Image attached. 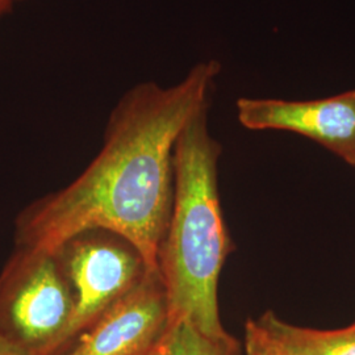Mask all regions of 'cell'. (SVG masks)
<instances>
[{"label": "cell", "mask_w": 355, "mask_h": 355, "mask_svg": "<svg viewBox=\"0 0 355 355\" xmlns=\"http://www.w3.org/2000/svg\"><path fill=\"white\" fill-rule=\"evenodd\" d=\"M352 166H353V167H355V161H354V164H353V165H352Z\"/></svg>", "instance_id": "14"}, {"label": "cell", "mask_w": 355, "mask_h": 355, "mask_svg": "<svg viewBox=\"0 0 355 355\" xmlns=\"http://www.w3.org/2000/svg\"><path fill=\"white\" fill-rule=\"evenodd\" d=\"M74 293L76 309L60 354L110 308L135 290L150 270L140 250L124 237L89 229L54 249Z\"/></svg>", "instance_id": "4"}, {"label": "cell", "mask_w": 355, "mask_h": 355, "mask_svg": "<svg viewBox=\"0 0 355 355\" xmlns=\"http://www.w3.org/2000/svg\"><path fill=\"white\" fill-rule=\"evenodd\" d=\"M236 110L246 129L296 133L354 164L355 89L311 101L240 98Z\"/></svg>", "instance_id": "5"}, {"label": "cell", "mask_w": 355, "mask_h": 355, "mask_svg": "<svg viewBox=\"0 0 355 355\" xmlns=\"http://www.w3.org/2000/svg\"><path fill=\"white\" fill-rule=\"evenodd\" d=\"M54 250L16 248L0 274V334L32 355H55L74 315Z\"/></svg>", "instance_id": "3"}, {"label": "cell", "mask_w": 355, "mask_h": 355, "mask_svg": "<svg viewBox=\"0 0 355 355\" xmlns=\"http://www.w3.org/2000/svg\"><path fill=\"white\" fill-rule=\"evenodd\" d=\"M168 324L165 284L158 270L83 330L58 355H148Z\"/></svg>", "instance_id": "6"}, {"label": "cell", "mask_w": 355, "mask_h": 355, "mask_svg": "<svg viewBox=\"0 0 355 355\" xmlns=\"http://www.w3.org/2000/svg\"><path fill=\"white\" fill-rule=\"evenodd\" d=\"M12 3H17V1H24V0H11Z\"/></svg>", "instance_id": "13"}, {"label": "cell", "mask_w": 355, "mask_h": 355, "mask_svg": "<svg viewBox=\"0 0 355 355\" xmlns=\"http://www.w3.org/2000/svg\"><path fill=\"white\" fill-rule=\"evenodd\" d=\"M148 355H157V347L153 350L152 353H149Z\"/></svg>", "instance_id": "12"}, {"label": "cell", "mask_w": 355, "mask_h": 355, "mask_svg": "<svg viewBox=\"0 0 355 355\" xmlns=\"http://www.w3.org/2000/svg\"><path fill=\"white\" fill-rule=\"evenodd\" d=\"M243 350L245 355H295L259 318L246 320Z\"/></svg>", "instance_id": "9"}, {"label": "cell", "mask_w": 355, "mask_h": 355, "mask_svg": "<svg viewBox=\"0 0 355 355\" xmlns=\"http://www.w3.org/2000/svg\"><path fill=\"white\" fill-rule=\"evenodd\" d=\"M157 355H241V343L232 334L208 337L187 320L168 321Z\"/></svg>", "instance_id": "8"}, {"label": "cell", "mask_w": 355, "mask_h": 355, "mask_svg": "<svg viewBox=\"0 0 355 355\" xmlns=\"http://www.w3.org/2000/svg\"><path fill=\"white\" fill-rule=\"evenodd\" d=\"M259 318L295 355H355V322L343 329L318 330L290 324L272 311Z\"/></svg>", "instance_id": "7"}, {"label": "cell", "mask_w": 355, "mask_h": 355, "mask_svg": "<svg viewBox=\"0 0 355 355\" xmlns=\"http://www.w3.org/2000/svg\"><path fill=\"white\" fill-rule=\"evenodd\" d=\"M13 3L11 0H0V20L1 17L8 12L12 7Z\"/></svg>", "instance_id": "11"}, {"label": "cell", "mask_w": 355, "mask_h": 355, "mask_svg": "<svg viewBox=\"0 0 355 355\" xmlns=\"http://www.w3.org/2000/svg\"><path fill=\"white\" fill-rule=\"evenodd\" d=\"M221 64H193L178 83L148 80L116 103L99 154L73 183L28 205L16 220V248L54 250L83 230L132 242L150 270L171 215L174 149L183 128L209 105Z\"/></svg>", "instance_id": "1"}, {"label": "cell", "mask_w": 355, "mask_h": 355, "mask_svg": "<svg viewBox=\"0 0 355 355\" xmlns=\"http://www.w3.org/2000/svg\"><path fill=\"white\" fill-rule=\"evenodd\" d=\"M0 355H32L0 334Z\"/></svg>", "instance_id": "10"}, {"label": "cell", "mask_w": 355, "mask_h": 355, "mask_svg": "<svg viewBox=\"0 0 355 355\" xmlns=\"http://www.w3.org/2000/svg\"><path fill=\"white\" fill-rule=\"evenodd\" d=\"M209 105L183 128L174 149V195L158 271L165 284L168 321L187 320L208 337H225L218 280L233 252L218 192L223 153L208 124Z\"/></svg>", "instance_id": "2"}]
</instances>
